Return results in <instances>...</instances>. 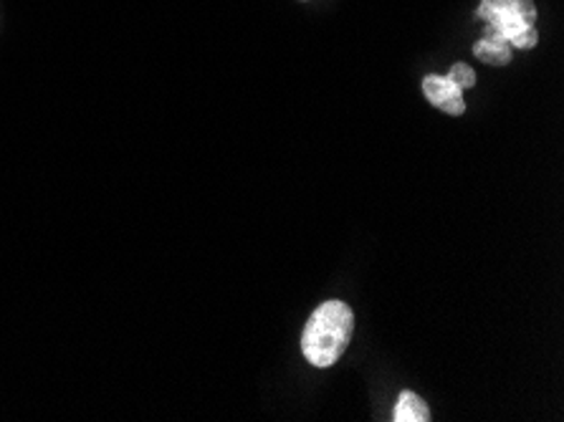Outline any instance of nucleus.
I'll return each mask as SVG.
<instances>
[{"label":"nucleus","instance_id":"4","mask_svg":"<svg viewBox=\"0 0 564 422\" xmlns=\"http://www.w3.org/2000/svg\"><path fill=\"white\" fill-rule=\"evenodd\" d=\"M474 54L478 62L489 64V66H507L511 64V46L507 39L501 36H484L481 41L474 43Z\"/></svg>","mask_w":564,"mask_h":422},{"label":"nucleus","instance_id":"8","mask_svg":"<svg viewBox=\"0 0 564 422\" xmlns=\"http://www.w3.org/2000/svg\"><path fill=\"white\" fill-rule=\"evenodd\" d=\"M503 6H507V0H481V6H478V19H481V21H486V23H489L491 19H494V15H497L499 11H501V8Z\"/></svg>","mask_w":564,"mask_h":422},{"label":"nucleus","instance_id":"1","mask_svg":"<svg viewBox=\"0 0 564 422\" xmlns=\"http://www.w3.org/2000/svg\"><path fill=\"white\" fill-rule=\"evenodd\" d=\"M355 332V314L345 301H324L310 316L302 334V351L314 367L327 369L345 355Z\"/></svg>","mask_w":564,"mask_h":422},{"label":"nucleus","instance_id":"3","mask_svg":"<svg viewBox=\"0 0 564 422\" xmlns=\"http://www.w3.org/2000/svg\"><path fill=\"white\" fill-rule=\"evenodd\" d=\"M423 94L433 107H438L441 111H446V115H451V117H460L466 111L464 89H458V86L453 84L448 76H435V74L425 76Z\"/></svg>","mask_w":564,"mask_h":422},{"label":"nucleus","instance_id":"5","mask_svg":"<svg viewBox=\"0 0 564 422\" xmlns=\"http://www.w3.org/2000/svg\"><path fill=\"white\" fill-rule=\"evenodd\" d=\"M395 422H429L431 410L415 392H403L395 404Z\"/></svg>","mask_w":564,"mask_h":422},{"label":"nucleus","instance_id":"7","mask_svg":"<svg viewBox=\"0 0 564 422\" xmlns=\"http://www.w3.org/2000/svg\"><path fill=\"white\" fill-rule=\"evenodd\" d=\"M448 79L458 86V89H471L476 84V74L468 64H453L448 72Z\"/></svg>","mask_w":564,"mask_h":422},{"label":"nucleus","instance_id":"2","mask_svg":"<svg viewBox=\"0 0 564 422\" xmlns=\"http://www.w3.org/2000/svg\"><path fill=\"white\" fill-rule=\"evenodd\" d=\"M536 21V6L534 0H507V6L486 23L484 36H501L509 39L511 33L524 29V25H534Z\"/></svg>","mask_w":564,"mask_h":422},{"label":"nucleus","instance_id":"6","mask_svg":"<svg viewBox=\"0 0 564 422\" xmlns=\"http://www.w3.org/2000/svg\"><path fill=\"white\" fill-rule=\"evenodd\" d=\"M507 41L511 48H534L540 43V33H536L534 25H524V29L511 33Z\"/></svg>","mask_w":564,"mask_h":422}]
</instances>
